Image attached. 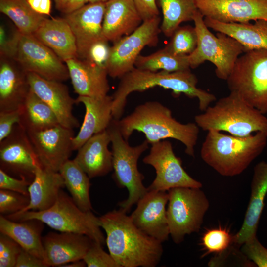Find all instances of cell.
Returning <instances> with one entry per match:
<instances>
[{
  "mask_svg": "<svg viewBox=\"0 0 267 267\" xmlns=\"http://www.w3.org/2000/svg\"><path fill=\"white\" fill-rule=\"evenodd\" d=\"M232 237L227 230L219 227L208 230L202 238V245L206 254L220 253L226 250L232 243Z\"/></svg>",
  "mask_w": 267,
  "mask_h": 267,
  "instance_id": "cell-37",
  "label": "cell"
},
{
  "mask_svg": "<svg viewBox=\"0 0 267 267\" xmlns=\"http://www.w3.org/2000/svg\"><path fill=\"white\" fill-rule=\"evenodd\" d=\"M241 246L242 253L256 266L267 267V248L259 242L257 236Z\"/></svg>",
  "mask_w": 267,
  "mask_h": 267,
  "instance_id": "cell-41",
  "label": "cell"
},
{
  "mask_svg": "<svg viewBox=\"0 0 267 267\" xmlns=\"http://www.w3.org/2000/svg\"><path fill=\"white\" fill-rule=\"evenodd\" d=\"M87 266L83 259L75 260L61 265L59 267H85Z\"/></svg>",
  "mask_w": 267,
  "mask_h": 267,
  "instance_id": "cell-49",
  "label": "cell"
},
{
  "mask_svg": "<svg viewBox=\"0 0 267 267\" xmlns=\"http://www.w3.org/2000/svg\"><path fill=\"white\" fill-rule=\"evenodd\" d=\"M102 245L93 241L83 260L88 267H121L110 253H106Z\"/></svg>",
  "mask_w": 267,
  "mask_h": 267,
  "instance_id": "cell-39",
  "label": "cell"
},
{
  "mask_svg": "<svg viewBox=\"0 0 267 267\" xmlns=\"http://www.w3.org/2000/svg\"><path fill=\"white\" fill-rule=\"evenodd\" d=\"M163 19L160 29L164 35L171 37L180 24L193 20L197 11L194 0H156Z\"/></svg>",
  "mask_w": 267,
  "mask_h": 267,
  "instance_id": "cell-33",
  "label": "cell"
},
{
  "mask_svg": "<svg viewBox=\"0 0 267 267\" xmlns=\"http://www.w3.org/2000/svg\"><path fill=\"white\" fill-rule=\"evenodd\" d=\"M42 167L54 172L68 160L73 150V129L60 124L46 130L27 132Z\"/></svg>",
  "mask_w": 267,
  "mask_h": 267,
  "instance_id": "cell-15",
  "label": "cell"
},
{
  "mask_svg": "<svg viewBox=\"0 0 267 267\" xmlns=\"http://www.w3.org/2000/svg\"><path fill=\"white\" fill-rule=\"evenodd\" d=\"M106 233L109 253L121 267H155L160 262L162 242L139 229L120 209L99 217Z\"/></svg>",
  "mask_w": 267,
  "mask_h": 267,
  "instance_id": "cell-1",
  "label": "cell"
},
{
  "mask_svg": "<svg viewBox=\"0 0 267 267\" xmlns=\"http://www.w3.org/2000/svg\"><path fill=\"white\" fill-rule=\"evenodd\" d=\"M267 143V135L261 132L240 137L210 130L202 144L200 156L221 176L234 177L246 170Z\"/></svg>",
  "mask_w": 267,
  "mask_h": 267,
  "instance_id": "cell-4",
  "label": "cell"
},
{
  "mask_svg": "<svg viewBox=\"0 0 267 267\" xmlns=\"http://www.w3.org/2000/svg\"><path fill=\"white\" fill-rule=\"evenodd\" d=\"M204 16L197 10L193 21L197 35V45L188 55L190 68L194 69L208 61L216 67V76L226 80L238 58L245 52L236 40L222 32L214 35L206 25Z\"/></svg>",
  "mask_w": 267,
  "mask_h": 267,
  "instance_id": "cell-8",
  "label": "cell"
},
{
  "mask_svg": "<svg viewBox=\"0 0 267 267\" xmlns=\"http://www.w3.org/2000/svg\"><path fill=\"white\" fill-rule=\"evenodd\" d=\"M74 91L78 96L100 97L110 89L106 68L88 59L72 58L65 62Z\"/></svg>",
  "mask_w": 267,
  "mask_h": 267,
  "instance_id": "cell-22",
  "label": "cell"
},
{
  "mask_svg": "<svg viewBox=\"0 0 267 267\" xmlns=\"http://www.w3.org/2000/svg\"><path fill=\"white\" fill-rule=\"evenodd\" d=\"M22 107L18 109L0 111V142L11 133L14 126L21 120Z\"/></svg>",
  "mask_w": 267,
  "mask_h": 267,
  "instance_id": "cell-43",
  "label": "cell"
},
{
  "mask_svg": "<svg viewBox=\"0 0 267 267\" xmlns=\"http://www.w3.org/2000/svg\"><path fill=\"white\" fill-rule=\"evenodd\" d=\"M59 172L75 204L84 211H91L90 178L87 174L73 160L70 159L63 164Z\"/></svg>",
  "mask_w": 267,
  "mask_h": 267,
  "instance_id": "cell-32",
  "label": "cell"
},
{
  "mask_svg": "<svg viewBox=\"0 0 267 267\" xmlns=\"http://www.w3.org/2000/svg\"><path fill=\"white\" fill-rule=\"evenodd\" d=\"M45 261L30 253L23 248L17 257L15 267H47Z\"/></svg>",
  "mask_w": 267,
  "mask_h": 267,
  "instance_id": "cell-46",
  "label": "cell"
},
{
  "mask_svg": "<svg viewBox=\"0 0 267 267\" xmlns=\"http://www.w3.org/2000/svg\"><path fill=\"white\" fill-rule=\"evenodd\" d=\"M30 90L27 72L13 58L0 55V111L21 108Z\"/></svg>",
  "mask_w": 267,
  "mask_h": 267,
  "instance_id": "cell-20",
  "label": "cell"
},
{
  "mask_svg": "<svg viewBox=\"0 0 267 267\" xmlns=\"http://www.w3.org/2000/svg\"><path fill=\"white\" fill-rule=\"evenodd\" d=\"M143 162L152 166L156 177L148 190L167 191L177 187L201 188L202 184L184 169L181 159L176 156L172 143L165 139L151 144Z\"/></svg>",
  "mask_w": 267,
  "mask_h": 267,
  "instance_id": "cell-13",
  "label": "cell"
},
{
  "mask_svg": "<svg viewBox=\"0 0 267 267\" xmlns=\"http://www.w3.org/2000/svg\"><path fill=\"white\" fill-rule=\"evenodd\" d=\"M143 22L133 0H109L105 2L103 36L114 43L132 34Z\"/></svg>",
  "mask_w": 267,
  "mask_h": 267,
  "instance_id": "cell-24",
  "label": "cell"
},
{
  "mask_svg": "<svg viewBox=\"0 0 267 267\" xmlns=\"http://www.w3.org/2000/svg\"><path fill=\"white\" fill-rule=\"evenodd\" d=\"M64 186V179L59 172L39 168L28 188L29 204L19 212L41 211L49 208Z\"/></svg>",
  "mask_w": 267,
  "mask_h": 267,
  "instance_id": "cell-28",
  "label": "cell"
},
{
  "mask_svg": "<svg viewBox=\"0 0 267 267\" xmlns=\"http://www.w3.org/2000/svg\"><path fill=\"white\" fill-rule=\"evenodd\" d=\"M171 38L170 42L165 47L175 55H189L197 47L198 39L195 27L179 26Z\"/></svg>",
  "mask_w": 267,
  "mask_h": 267,
  "instance_id": "cell-36",
  "label": "cell"
},
{
  "mask_svg": "<svg viewBox=\"0 0 267 267\" xmlns=\"http://www.w3.org/2000/svg\"><path fill=\"white\" fill-rule=\"evenodd\" d=\"M31 8L42 15H49L51 11L50 0H28Z\"/></svg>",
  "mask_w": 267,
  "mask_h": 267,
  "instance_id": "cell-47",
  "label": "cell"
},
{
  "mask_svg": "<svg viewBox=\"0 0 267 267\" xmlns=\"http://www.w3.org/2000/svg\"><path fill=\"white\" fill-rule=\"evenodd\" d=\"M204 17L222 23L267 21V0H194Z\"/></svg>",
  "mask_w": 267,
  "mask_h": 267,
  "instance_id": "cell-16",
  "label": "cell"
},
{
  "mask_svg": "<svg viewBox=\"0 0 267 267\" xmlns=\"http://www.w3.org/2000/svg\"><path fill=\"white\" fill-rule=\"evenodd\" d=\"M143 21L159 16L156 0H133Z\"/></svg>",
  "mask_w": 267,
  "mask_h": 267,
  "instance_id": "cell-45",
  "label": "cell"
},
{
  "mask_svg": "<svg viewBox=\"0 0 267 267\" xmlns=\"http://www.w3.org/2000/svg\"><path fill=\"white\" fill-rule=\"evenodd\" d=\"M201 188L177 187L168 191L167 217L171 236L176 244L186 235L198 232L209 201Z\"/></svg>",
  "mask_w": 267,
  "mask_h": 267,
  "instance_id": "cell-10",
  "label": "cell"
},
{
  "mask_svg": "<svg viewBox=\"0 0 267 267\" xmlns=\"http://www.w3.org/2000/svg\"><path fill=\"white\" fill-rule=\"evenodd\" d=\"M54 1L56 8L62 12L70 0H54Z\"/></svg>",
  "mask_w": 267,
  "mask_h": 267,
  "instance_id": "cell-50",
  "label": "cell"
},
{
  "mask_svg": "<svg viewBox=\"0 0 267 267\" xmlns=\"http://www.w3.org/2000/svg\"><path fill=\"white\" fill-rule=\"evenodd\" d=\"M44 223L35 219L14 221L0 216V233L11 237L25 250L45 261L41 237Z\"/></svg>",
  "mask_w": 267,
  "mask_h": 267,
  "instance_id": "cell-30",
  "label": "cell"
},
{
  "mask_svg": "<svg viewBox=\"0 0 267 267\" xmlns=\"http://www.w3.org/2000/svg\"><path fill=\"white\" fill-rule=\"evenodd\" d=\"M168 202L166 191L148 190L130 216L139 229L161 242L170 235L166 209Z\"/></svg>",
  "mask_w": 267,
  "mask_h": 267,
  "instance_id": "cell-18",
  "label": "cell"
},
{
  "mask_svg": "<svg viewBox=\"0 0 267 267\" xmlns=\"http://www.w3.org/2000/svg\"><path fill=\"white\" fill-rule=\"evenodd\" d=\"M19 124L29 132L46 130L59 123L51 108L31 89L22 106Z\"/></svg>",
  "mask_w": 267,
  "mask_h": 267,
  "instance_id": "cell-31",
  "label": "cell"
},
{
  "mask_svg": "<svg viewBox=\"0 0 267 267\" xmlns=\"http://www.w3.org/2000/svg\"><path fill=\"white\" fill-rule=\"evenodd\" d=\"M123 137L128 141L134 132L143 133L147 142L153 144L168 138L181 142L185 153L194 157L200 128L195 122L181 123L172 116L171 110L157 101L137 105L129 115L118 120Z\"/></svg>",
  "mask_w": 267,
  "mask_h": 267,
  "instance_id": "cell-2",
  "label": "cell"
},
{
  "mask_svg": "<svg viewBox=\"0 0 267 267\" xmlns=\"http://www.w3.org/2000/svg\"><path fill=\"white\" fill-rule=\"evenodd\" d=\"M118 120L113 118L107 130L111 138L113 178L119 187L128 191L127 198L119 206L127 213L148 190L143 185L144 176L138 170V161L149 143L145 140L138 145H130L122 134Z\"/></svg>",
  "mask_w": 267,
  "mask_h": 267,
  "instance_id": "cell-7",
  "label": "cell"
},
{
  "mask_svg": "<svg viewBox=\"0 0 267 267\" xmlns=\"http://www.w3.org/2000/svg\"><path fill=\"white\" fill-rule=\"evenodd\" d=\"M27 72L47 80L64 81L70 78L66 64L32 34L18 30L12 36L10 56Z\"/></svg>",
  "mask_w": 267,
  "mask_h": 267,
  "instance_id": "cell-11",
  "label": "cell"
},
{
  "mask_svg": "<svg viewBox=\"0 0 267 267\" xmlns=\"http://www.w3.org/2000/svg\"><path fill=\"white\" fill-rule=\"evenodd\" d=\"M31 182L23 178L14 177L0 169V189L29 195L28 188Z\"/></svg>",
  "mask_w": 267,
  "mask_h": 267,
  "instance_id": "cell-42",
  "label": "cell"
},
{
  "mask_svg": "<svg viewBox=\"0 0 267 267\" xmlns=\"http://www.w3.org/2000/svg\"><path fill=\"white\" fill-rule=\"evenodd\" d=\"M160 23L159 16L144 21L132 34L113 43L106 64L109 76L120 79L135 67L136 60L144 47L157 45L161 32Z\"/></svg>",
  "mask_w": 267,
  "mask_h": 267,
  "instance_id": "cell-12",
  "label": "cell"
},
{
  "mask_svg": "<svg viewBox=\"0 0 267 267\" xmlns=\"http://www.w3.org/2000/svg\"><path fill=\"white\" fill-rule=\"evenodd\" d=\"M107 130L96 134L80 147L73 160L90 178L102 177L113 170L112 153Z\"/></svg>",
  "mask_w": 267,
  "mask_h": 267,
  "instance_id": "cell-26",
  "label": "cell"
},
{
  "mask_svg": "<svg viewBox=\"0 0 267 267\" xmlns=\"http://www.w3.org/2000/svg\"><path fill=\"white\" fill-rule=\"evenodd\" d=\"M29 202V195L10 190H0V215L6 216L21 211Z\"/></svg>",
  "mask_w": 267,
  "mask_h": 267,
  "instance_id": "cell-38",
  "label": "cell"
},
{
  "mask_svg": "<svg viewBox=\"0 0 267 267\" xmlns=\"http://www.w3.org/2000/svg\"><path fill=\"white\" fill-rule=\"evenodd\" d=\"M135 67L150 71L176 72L190 70L188 55H175L166 47L150 55H139Z\"/></svg>",
  "mask_w": 267,
  "mask_h": 267,
  "instance_id": "cell-35",
  "label": "cell"
},
{
  "mask_svg": "<svg viewBox=\"0 0 267 267\" xmlns=\"http://www.w3.org/2000/svg\"><path fill=\"white\" fill-rule=\"evenodd\" d=\"M236 94L261 113H267V49L245 52L237 59L226 80Z\"/></svg>",
  "mask_w": 267,
  "mask_h": 267,
  "instance_id": "cell-9",
  "label": "cell"
},
{
  "mask_svg": "<svg viewBox=\"0 0 267 267\" xmlns=\"http://www.w3.org/2000/svg\"><path fill=\"white\" fill-rule=\"evenodd\" d=\"M42 167L28 134L19 124L0 142V169L19 178L33 181L37 170Z\"/></svg>",
  "mask_w": 267,
  "mask_h": 267,
  "instance_id": "cell-14",
  "label": "cell"
},
{
  "mask_svg": "<svg viewBox=\"0 0 267 267\" xmlns=\"http://www.w3.org/2000/svg\"><path fill=\"white\" fill-rule=\"evenodd\" d=\"M109 0H89V3H94V2H106Z\"/></svg>",
  "mask_w": 267,
  "mask_h": 267,
  "instance_id": "cell-51",
  "label": "cell"
},
{
  "mask_svg": "<svg viewBox=\"0 0 267 267\" xmlns=\"http://www.w3.org/2000/svg\"><path fill=\"white\" fill-rule=\"evenodd\" d=\"M204 21L209 28L233 38L244 47L245 52L254 49H267V21L258 20L254 23H222L208 17Z\"/></svg>",
  "mask_w": 267,
  "mask_h": 267,
  "instance_id": "cell-29",
  "label": "cell"
},
{
  "mask_svg": "<svg viewBox=\"0 0 267 267\" xmlns=\"http://www.w3.org/2000/svg\"><path fill=\"white\" fill-rule=\"evenodd\" d=\"M267 193V162L261 161L254 168L251 195L242 225L232 237V243L240 246L257 236L259 220Z\"/></svg>",
  "mask_w": 267,
  "mask_h": 267,
  "instance_id": "cell-23",
  "label": "cell"
},
{
  "mask_svg": "<svg viewBox=\"0 0 267 267\" xmlns=\"http://www.w3.org/2000/svg\"><path fill=\"white\" fill-rule=\"evenodd\" d=\"M5 216L14 221L38 220L60 232L84 234L102 245L106 243L99 217L91 211L80 209L62 189L54 204L46 210L19 212Z\"/></svg>",
  "mask_w": 267,
  "mask_h": 267,
  "instance_id": "cell-6",
  "label": "cell"
},
{
  "mask_svg": "<svg viewBox=\"0 0 267 267\" xmlns=\"http://www.w3.org/2000/svg\"><path fill=\"white\" fill-rule=\"evenodd\" d=\"M93 240L87 235L67 232H49L42 237L45 261L50 266L83 259Z\"/></svg>",
  "mask_w": 267,
  "mask_h": 267,
  "instance_id": "cell-21",
  "label": "cell"
},
{
  "mask_svg": "<svg viewBox=\"0 0 267 267\" xmlns=\"http://www.w3.org/2000/svg\"><path fill=\"white\" fill-rule=\"evenodd\" d=\"M110 50V46L108 44V41H99L91 46L86 59L98 65L106 67Z\"/></svg>",
  "mask_w": 267,
  "mask_h": 267,
  "instance_id": "cell-44",
  "label": "cell"
},
{
  "mask_svg": "<svg viewBox=\"0 0 267 267\" xmlns=\"http://www.w3.org/2000/svg\"><path fill=\"white\" fill-rule=\"evenodd\" d=\"M194 121L205 131H224L240 137L257 132L267 135V118L265 114L232 92L196 115Z\"/></svg>",
  "mask_w": 267,
  "mask_h": 267,
  "instance_id": "cell-5",
  "label": "cell"
},
{
  "mask_svg": "<svg viewBox=\"0 0 267 267\" xmlns=\"http://www.w3.org/2000/svg\"><path fill=\"white\" fill-rule=\"evenodd\" d=\"M112 96L92 97L78 96L76 104L82 103L85 108L83 123L73 139V151H77L93 135L107 129L113 119Z\"/></svg>",
  "mask_w": 267,
  "mask_h": 267,
  "instance_id": "cell-25",
  "label": "cell"
},
{
  "mask_svg": "<svg viewBox=\"0 0 267 267\" xmlns=\"http://www.w3.org/2000/svg\"><path fill=\"white\" fill-rule=\"evenodd\" d=\"M32 35L63 62L77 58L75 38L64 17H45Z\"/></svg>",
  "mask_w": 267,
  "mask_h": 267,
  "instance_id": "cell-27",
  "label": "cell"
},
{
  "mask_svg": "<svg viewBox=\"0 0 267 267\" xmlns=\"http://www.w3.org/2000/svg\"><path fill=\"white\" fill-rule=\"evenodd\" d=\"M0 11L25 34H33L45 18L31 8L28 0H0Z\"/></svg>",
  "mask_w": 267,
  "mask_h": 267,
  "instance_id": "cell-34",
  "label": "cell"
},
{
  "mask_svg": "<svg viewBox=\"0 0 267 267\" xmlns=\"http://www.w3.org/2000/svg\"><path fill=\"white\" fill-rule=\"evenodd\" d=\"M89 0H70L62 11L65 14L73 12L86 4Z\"/></svg>",
  "mask_w": 267,
  "mask_h": 267,
  "instance_id": "cell-48",
  "label": "cell"
},
{
  "mask_svg": "<svg viewBox=\"0 0 267 267\" xmlns=\"http://www.w3.org/2000/svg\"><path fill=\"white\" fill-rule=\"evenodd\" d=\"M27 76L31 89L51 108L60 125L72 129L80 126L72 112L76 99L71 97L66 85L32 72H27Z\"/></svg>",
  "mask_w": 267,
  "mask_h": 267,
  "instance_id": "cell-19",
  "label": "cell"
},
{
  "mask_svg": "<svg viewBox=\"0 0 267 267\" xmlns=\"http://www.w3.org/2000/svg\"><path fill=\"white\" fill-rule=\"evenodd\" d=\"M105 9V2L89 3L65 14L64 18L75 38L78 58L86 59L91 46L106 40L102 33Z\"/></svg>",
  "mask_w": 267,
  "mask_h": 267,
  "instance_id": "cell-17",
  "label": "cell"
},
{
  "mask_svg": "<svg viewBox=\"0 0 267 267\" xmlns=\"http://www.w3.org/2000/svg\"><path fill=\"white\" fill-rule=\"evenodd\" d=\"M21 247L9 236L0 234V267H15Z\"/></svg>",
  "mask_w": 267,
  "mask_h": 267,
  "instance_id": "cell-40",
  "label": "cell"
},
{
  "mask_svg": "<svg viewBox=\"0 0 267 267\" xmlns=\"http://www.w3.org/2000/svg\"><path fill=\"white\" fill-rule=\"evenodd\" d=\"M198 79L190 70L176 72L150 71L134 67L120 78L112 95L113 118L120 120L125 110L127 97L132 92H142L155 87L170 89L176 96L181 93L190 98H196L199 108L205 111L216 100V96L197 87Z\"/></svg>",
  "mask_w": 267,
  "mask_h": 267,
  "instance_id": "cell-3",
  "label": "cell"
}]
</instances>
